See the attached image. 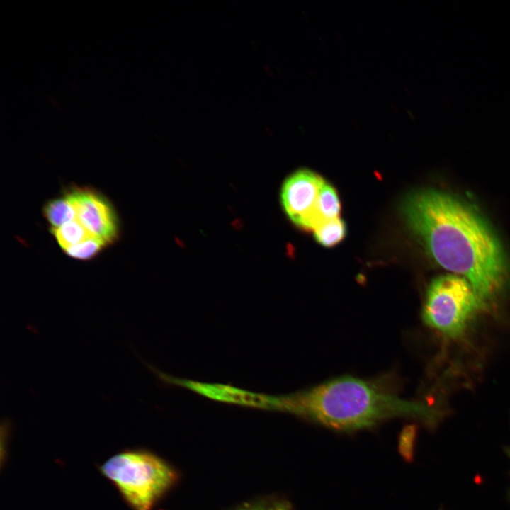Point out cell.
<instances>
[{
	"label": "cell",
	"instance_id": "cell-11",
	"mask_svg": "<svg viewBox=\"0 0 510 510\" xmlns=\"http://www.w3.org/2000/svg\"><path fill=\"white\" fill-rule=\"evenodd\" d=\"M317 242L326 247H332L341 242L346 234L345 222L340 218L320 223L313 230Z\"/></svg>",
	"mask_w": 510,
	"mask_h": 510
},
{
	"label": "cell",
	"instance_id": "cell-13",
	"mask_svg": "<svg viewBox=\"0 0 510 510\" xmlns=\"http://www.w3.org/2000/svg\"><path fill=\"white\" fill-rule=\"evenodd\" d=\"M265 510H289V506L285 503H278L270 507H266Z\"/></svg>",
	"mask_w": 510,
	"mask_h": 510
},
{
	"label": "cell",
	"instance_id": "cell-5",
	"mask_svg": "<svg viewBox=\"0 0 510 510\" xmlns=\"http://www.w3.org/2000/svg\"><path fill=\"white\" fill-rule=\"evenodd\" d=\"M65 193L74 205L76 218L95 238L108 246L119 237V220L113 204L102 193L88 186H72Z\"/></svg>",
	"mask_w": 510,
	"mask_h": 510
},
{
	"label": "cell",
	"instance_id": "cell-14",
	"mask_svg": "<svg viewBox=\"0 0 510 510\" xmlns=\"http://www.w3.org/2000/svg\"><path fill=\"white\" fill-rule=\"evenodd\" d=\"M266 507L262 504H254L244 506L239 510H265Z\"/></svg>",
	"mask_w": 510,
	"mask_h": 510
},
{
	"label": "cell",
	"instance_id": "cell-9",
	"mask_svg": "<svg viewBox=\"0 0 510 510\" xmlns=\"http://www.w3.org/2000/svg\"><path fill=\"white\" fill-rule=\"evenodd\" d=\"M341 203L336 189L327 181L319 193L314 208L317 226L322 222L339 217Z\"/></svg>",
	"mask_w": 510,
	"mask_h": 510
},
{
	"label": "cell",
	"instance_id": "cell-2",
	"mask_svg": "<svg viewBox=\"0 0 510 510\" xmlns=\"http://www.w3.org/2000/svg\"><path fill=\"white\" fill-rule=\"evenodd\" d=\"M278 410L343 431L369 427L397 416L417 418L435 426L443 415L438 409L402 399L374 382L350 375L278 396Z\"/></svg>",
	"mask_w": 510,
	"mask_h": 510
},
{
	"label": "cell",
	"instance_id": "cell-7",
	"mask_svg": "<svg viewBox=\"0 0 510 510\" xmlns=\"http://www.w3.org/2000/svg\"><path fill=\"white\" fill-rule=\"evenodd\" d=\"M148 367L164 382L186 387L211 400L253 408L276 410V396L253 392L230 385L178 378L164 373L149 365Z\"/></svg>",
	"mask_w": 510,
	"mask_h": 510
},
{
	"label": "cell",
	"instance_id": "cell-8",
	"mask_svg": "<svg viewBox=\"0 0 510 510\" xmlns=\"http://www.w3.org/2000/svg\"><path fill=\"white\" fill-rule=\"evenodd\" d=\"M43 215L50 228H57L76 219L74 205L64 192L60 197L47 201L43 207Z\"/></svg>",
	"mask_w": 510,
	"mask_h": 510
},
{
	"label": "cell",
	"instance_id": "cell-12",
	"mask_svg": "<svg viewBox=\"0 0 510 510\" xmlns=\"http://www.w3.org/2000/svg\"><path fill=\"white\" fill-rule=\"evenodd\" d=\"M107 246L103 241L97 238H91L69 246L63 251L74 259L89 261L96 257Z\"/></svg>",
	"mask_w": 510,
	"mask_h": 510
},
{
	"label": "cell",
	"instance_id": "cell-4",
	"mask_svg": "<svg viewBox=\"0 0 510 510\" xmlns=\"http://www.w3.org/2000/svg\"><path fill=\"white\" fill-rule=\"evenodd\" d=\"M482 310L469 281L457 274L447 273L432 280L421 312L424 324L448 338H458L469 322Z\"/></svg>",
	"mask_w": 510,
	"mask_h": 510
},
{
	"label": "cell",
	"instance_id": "cell-3",
	"mask_svg": "<svg viewBox=\"0 0 510 510\" xmlns=\"http://www.w3.org/2000/svg\"><path fill=\"white\" fill-rule=\"evenodd\" d=\"M132 510H152L175 483V471L157 455L130 450L108 458L101 467Z\"/></svg>",
	"mask_w": 510,
	"mask_h": 510
},
{
	"label": "cell",
	"instance_id": "cell-1",
	"mask_svg": "<svg viewBox=\"0 0 510 510\" xmlns=\"http://www.w3.org/2000/svg\"><path fill=\"white\" fill-rule=\"evenodd\" d=\"M402 212L431 258L466 278L482 309L491 306L507 284L509 267L502 244L481 215L458 197L433 188L409 195Z\"/></svg>",
	"mask_w": 510,
	"mask_h": 510
},
{
	"label": "cell",
	"instance_id": "cell-10",
	"mask_svg": "<svg viewBox=\"0 0 510 510\" xmlns=\"http://www.w3.org/2000/svg\"><path fill=\"white\" fill-rule=\"evenodd\" d=\"M50 232L62 251L87 239L95 238L76 218L60 227L50 228Z\"/></svg>",
	"mask_w": 510,
	"mask_h": 510
},
{
	"label": "cell",
	"instance_id": "cell-15",
	"mask_svg": "<svg viewBox=\"0 0 510 510\" xmlns=\"http://www.w3.org/2000/svg\"><path fill=\"white\" fill-rule=\"evenodd\" d=\"M504 451H505L506 455H507V456L509 457V458L510 459V446L506 447V448H504ZM509 499H510V491H509Z\"/></svg>",
	"mask_w": 510,
	"mask_h": 510
},
{
	"label": "cell",
	"instance_id": "cell-6",
	"mask_svg": "<svg viewBox=\"0 0 510 510\" xmlns=\"http://www.w3.org/2000/svg\"><path fill=\"white\" fill-rule=\"evenodd\" d=\"M324 182L322 177L308 169L298 170L285 180L280 191L281 203L297 227L313 231L317 226L314 208Z\"/></svg>",
	"mask_w": 510,
	"mask_h": 510
}]
</instances>
